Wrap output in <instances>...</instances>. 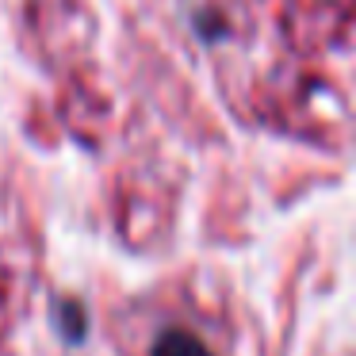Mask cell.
<instances>
[{"label": "cell", "mask_w": 356, "mask_h": 356, "mask_svg": "<svg viewBox=\"0 0 356 356\" xmlns=\"http://www.w3.org/2000/svg\"><path fill=\"white\" fill-rule=\"evenodd\" d=\"M138 356H238V345L211 314L172 310L154 322Z\"/></svg>", "instance_id": "cell-1"}]
</instances>
